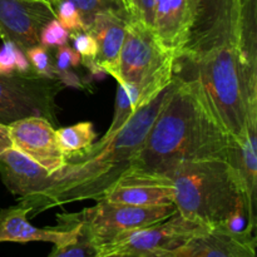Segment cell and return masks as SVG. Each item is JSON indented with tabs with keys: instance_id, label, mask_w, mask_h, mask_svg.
<instances>
[{
	"instance_id": "603a6c76",
	"label": "cell",
	"mask_w": 257,
	"mask_h": 257,
	"mask_svg": "<svg viewBox=\"0 0 257 257\" xmlns=\"http://www.w3.org/2000/svg\"><path fill=\"white\" fill-rule=\"evenodd\" d=\"M78 227H79V236L77 240L67 245L54 246L48 257H97L98 247L93 243L89 236L84 232V230H82L80 226Z\"/></svg>"
},
{
	"instance_id": "d590c367",
	"label": "cell",
	"mask_w": 257,
	"mask_h": 257,
	"mask_svg": "<svg viewBox=\"0 0 257 257\" xmlns=\"http://www.w3.org/2000/svg\"><path fill=\"white\" fill-rule=\"evenodd\" d=\"M47 2H49V0H47Z\"/></svg>"
},
{
	"instance_id": "ba28073f",
	"label": "cell",
	"mask_w": 257,
	"mask_h": 257,
	"mask_svg": "<svg viewBox=\"0 0 257 257\" xmlns=\"http://www.w3.org/2000/svg\"><path fill=\"white\" fill-rule=\"evenodd\" d=\"M241 0H188L191 25L178 58L196 60L227 44L236 45Z\"/></svg>"
},
{
	"instance_id": "3957f363",
	"label": "cell",
	"mask_w": 257,
	"mask_h": 257,
	"mask_svg": "<svg viewBox=\"0 0 257 257\" xmlns=\"http://www.w3.org/2000/svg\"><path fill=\"white\" fill-rule=\"evenodd\" d=\"M175 206L183 217L208 228L256 237V205L226 160L186 162L167 176Z\"/></svg>"
},
{
	"instance_id": "7402d4cb",
	"label": "cell",
	"mask_w": 257,
	"mask_h": 257,
	"mask_svg": "<svg viewBox=\"0 0 257 257\" xmlns=\"http://www.w3.org/2000/svg\"><path fill=\"white\" fill-rule=\"evenodd\" d=\"M135 112L136 110L135 107H133L132 98H131L130 92H128V89L124 85L118 83L117 94H115L114 115H113L112 123H110L109 128L104 133L103 138H109L112 136H114L117 132H119L123 125L135 114Z\"/></svg>"
},
{
	"instance_id": "ac0fdd59",
	"label": "cell",
	"mask_w": 257,
	"mask_h": 257,
	"mask_svg": "<svg viewBox=\"0 0 257 257\" xmlns=\"http://www.w3.org/2000/svg\"><path fill=\"white\" fill-rule=\"evenodd\" d=\"M226 161L237 175L247 197L256 205L257 117L250 118L245 136L240 141L231 138Z\"/></svg>"
},
{
	"instance_id": "8992f818",
	"label": "cell",
	"mask_w": 257,
	"mask_h": 257,
	"mask_svg": "<svg viewBox=\"0 0 257 257\" xmlns=\"http://www.w3.org/2000/svg\"><path fill=\"white\" fill-rule=\"evenodd\" d=\"M175 213H177L175 205L138 207L99 200L97 205L80 212L59 213L57 221L59 226H80L99 248L123 233L165 221Z\"/></svg>"
},
{
	"instance_id": "ffe728a7",
	"label": "cell",
	"mask_w": 257,
	"mask_h": 257,
	"mask_svg": "<svg viewBox=\"0 0 257 257\" xmlns=\"http://www.w3.org/2000/svg\"><path fill=\"white\" fill-rule=\"evenodd\" d=\"M58 143L65 157L83 152L94 143L97 135L90 122H79L55 130Z\"/></svg>"
},
{
	"instance_id": "d6a6232c",
	"label": "cell",
	"mask_w": 257,
	"mask_h": 257,
	"mask_svg": "<svg viewBox=\"0 0 257 257\" xmlns=\"http://www.w3.org/2000/svg\"><path fill=\"white\" fill-rule=\"evenodd\" d=\"M122 2L124 3V4L128 7V9H130V0H122Z\"/></svg>"
},
{
	"instance_id": "44dd1931",
	"label": "cell",
	"mask_w": 257,
	"mask_h": 257,
	"mask_svg": "<svg viewBox=\"0 0 257 257\" xmlns=\"http://www.w3.org/2000/svg\"><path fill=\"white\" fill-rule=\"evenodd\" d=\"M62 0H49L50 4L53 5V8L57 7ZM68 2L73 3L75 5V8L79 12L80 17H82L83 22H84L87 29L89 28V25L92 24V22L94 20V18L98 14L104 12H127L130 13V9L127 8V5L124 3H122L120 0H68Z\"/></svg>"
},
{
	"instance_id": "836d02e7",
	"label": "cell",
	"mask_w": 257,
	"mask_h": 257,
	"mask_svg": "<svg viewBox=\"0 0 257 257\" xmlns=\"http://www.w3.org/2000/svg\"><path fill=\"white\" fill-rule=\"evenodd\" d=\"M109 257H138V256H109Z\"/></svg>"
},
{
	"instance_id": "e0dca14e",
	"label": "cell",
	"mask_w": 257,
	"mask_h": 257,
	"mask_svg": "<svg viewBox=\"0 0 257 257\" xmlns=\"http://www.w3.org/2000/svg\"><path fill=\"white\" fill-rule=\"evenodd\" d=\"M103 200L138 207L175 205V193L170 180H120Z\"/></svg>"
},
{
	"instance_id": "6da1fadb",
	"label": "cell",
	"mask_w": 257,
	"mask_h": 257,
	"mask_svg": "<svg viewBox=\"0 0 257 257\" xmlns=\"http://www.w3.org/2000/svg\"><path fill=\"white\" fill-rule=\"evenodd\" d=\"M230 143L200 84L175 74L142 147L120 180H168L182 163L226 160Z\"/></svg>"
},
{
	"instance_id": "4fadbf2b",
	"label": "cell",
	"mask_w": 257,
	"mask_h": 257,
	"mask_svg": "<svg viewBox=\"0 0 257 257\" xmlns=\"http://www.w3.org/2000/svg\"><path fill=\"white\" fill-rule=\"evenodd\" d=\"M256 237L216 227L196 233L178 247L155 253L158 257H256Z\"/></svg>"
},
{
	"instance_id": "f1b7e54d",
	"label": "cell",
	"mask_w": 257,
	"mask_h": 257,
	"mask_svg": "<svg viewBox=\"0 0 257 257\" xmlns=\"http://www.w3.org/2000/svg\"><path fill=\"white\" fill-rule=\"evenodd\" d=\"M82 63V57L78 54L74 48L68 44L60 45L57 49V70H68L69 68H75Z\"/></svg>"
},
{
	"instance_id": "f546056e",
	"label": "cell",
	"mask_w": 257,
	"mask_h": 257,
	"mask_svg": "<svg viewBox=\"0 0 257 257\" xmlns=\"http://www.w3.org/2000/svg\"><path fill=\"white\" fill-rule=\"evenodd\" d=\"M15 53H17V47L12 43L5 42L0 49V74H12L17 72Z\"/></svg>"
},
{
	"instance_id": "5bb4252c",
	"label": "cell",
	"mask_w": 257,
	"mask_h": 257,
	"mask_svg": "<svg viewBox=\"0 0 257 257\" xmlns=\"http://www.w3.org/2000/svg\"><path fill=\"white\" fill-rule=\"evenodd\" d=\"M30 208L22 202L3 208L0 211V242L27 243L35 241L63 246L75 241L79 236V227L77 225L35 227L28 218Z\"/></svg>"
},
{
	"instance_id": "d6986e66",
	"label": "cell",
	"mask_w": 257,
	"mask_h": 257,
	"mask_svg": "<svg viewBox=\"0 0 257 257\" xmlns=\"http://www.w3.org/2000/svg\"><path fill=\"white\" fill-rule=\"evenodd\" d=\"M236 47L248 67L257 72V0H241Z\"/></svg>"
},
{
	"instance_id": "52a82bcc",
	"label": "cell",
	"mask_w": 257,
	"mask_h": 257,
	"mask_svg": "<svg viewBox=\"0 0 257 257\" xmlns=\"http://www.w3.org/2000/svg\"><path fill=\"white\" fill-rule=\"evenodd\" d=\"M64 88L58 78L38 73L0 74V123L5 125L28 117H43L58 124L57 97Z\"/></svg>"
},
{
	"instance_id": "277c9868",
	"label": "cell",
	"mask_w": 257,
	"mask_h": 257,
	"mask_svg": "<svg viewBox=\"0 0 257 257\" xmlns=\"http://www.w3.org/2000/svg\"><path fill=\"white\" fill-rule=\"evenodd\" d=\"M186 77L200 84L213 113L231 138L245 136L250 118L257 117V72L243 60L235 44H227L196 60Z\"/></svg>"
},
{
	"instance_id": "30bf717a",
	"label": "cell",
	"mask_w": 257,
	"mask_h": 257,
	"mask_svg": "<svg viewBox=\"0 0 257 257\" xmlns=\"http://www.w3.org/2000/svg\"><path fill=\"white\" fill-rule=\"evenodd\" d=\"M54 18L47 0H0V37L25 53L40 44L43 27Z\"/></svg>"
},
{
	"instance_id": "e575fe53",
	"label": "cell",
	"mask_w": 257,
	"mask_h": 257,
	"mask_svg": "<svg viewBox=\"0 0 257 257\" xmlns=\"http://www.w3.org/2000/svg\"><path fill=\"white\" fill-rule=\"evenodd\" d=\"M120 2H122V0H120ZM122 3H123V2H122ZM127 8H128V7H127Z\"/></svg>"
},
{
	"instance_id": "7a4b0ae2",
	"label": "cell",
	"mask_w": 257,
	"mask_h": 257,
	"mask_svg": "<svg viewBox=\"0 0 257 257\" xmlns=\"http://www.w3.org/2000/svg\"><path fill=\"white\" fill-rule=\"evenodd\" d=\"M170 85L161 90L148 104L136 110L114 136L100 138L83 152L65 157L64 166L50 175L52 186L30 212L33 217L55 206L103 200L108 191L130 170L133 157L142 147L167 97Z\"/></svg>"
},
{
	"instance_id": "4316f807",
	"label": "cell",
	"mask_w": 257,
	"mask_h": 257,
	"mask_svg": "<svg viewBox=\"0 0 257 257\" xmlns=\"http://www.w3.org/2000/svg\"><path fill=\"white\" fill-rule=\"evenodd\" d=\"M69 39L73 40V48L78 52V54L82 57V62L89 63L94 62L95 55H97V42L93 38L88 30L83 32L70 33Z\"/></svg>"
},
{
	"instance_id": "484cf974",
	"label": "cell",
	"mask_w": 257,
	"mask_h": 257,
	"mask_svg": "<svg viewBox=\"0 0 257 257\" xmlns=\"http://www.w3.org/2000/svg\"><path fill=\"white\" fill-rule=\"evenodd\" d=\"M25 57L28 58L35 73L45 75V77L57 78V69H55V67H53L52 62H50L47 48L40 44L30 48L29 50L25 52Z\"/></svg>"
},
{
	"instance_id": "83f0119b",
	"label": "cell",
	"mask_w": 257,
	"mask_h": 257,
	"mask_svg": "<svg viewBox=\"0 0 257 257\" xmlns=\"http://www.w3.org/2000/svg\"><path fill=\"white\" fill-rule=\"evenodd\" d=\"M156 0H130V12L133 20L153 29Z\"/></svg>"
},
{
	"instance_id": "4dcf8cb0",
	"label": "cell",
	"mask_w": 257,
	"mask_h": 257,
	"mask_svg": "<svg viewBox=\"0 0 257 257\" xmlns=\"http://www.w3.org/2000/svg\"><path fill=\"white\" fill-rule=\"evenodd\" d=\"M12 140H10L9 125H5L0 123V155L8 148H12Z\"/></svg>"
},
{
	"instance_id": "2e32d148",
	"label": "cell",
	"mask_w": 257,
	"mask_h": 257,
	"mask_svg": "<svg viewBox=\"0 0 257 257\" xmlns=\"http://www.w3.org/2000/svg\"><path fill=\"white\" fill-rule=\"evenodd\" d=\"M191 25L188 0H156L153 32L177 58L182 53Z\"/></svg>"
},
{
	"instance_id": "5b68a950",
	"label": "cell",
	"mask_w": 257,
	"mask_h": 257,
	"mask_svg": "<svg viewBox=\"0 0 257 257\" xmlns=\"http://www.w3.org/2000/svg\"><path fill=\"white\" fill-rule=\"evenodd\" d=\"M177 55L165 47L151 28L131 19L112 77L124 85L135 110L145 107L175 77Z\"/></svg>"
},
{
	"instance_id": "9a60e30c",
	"label": "cell",
	"mask_w": 257,
	"mask_h": 257,
	"mask_svg": "<svg viewBox=\"0 0 257 257\" xmlns=\"http://www.w3.org/2000/svg\"><path fill=\"white\" fill-rule=\"evenodd\" d=\"M131 19L132 17L127 12H104L98 14L87 29L97 42L95 64L105 74L110 75L117 68L127 25Z\"/></svg>"
},
{
	"instance_id": "7c38bea8",
	"label": "cell",
	"mask_w": 257,
	"mask_h": 257,
	"mask_svg": "<svg viewBox=\"0 0 257 257\" xmlns=\"http://www.w3.org/2000/svg\"><path fill=\"white\" fill-rule=\"evenodd\" d=\"M0 177L5 187L18 196L30 212L52 186L50 173L14 147L0 155Z\"/></svg>"
},
{
	"instance_id": "8fae6325",
	"label": "cell",
	"mask_w": 257,
	"mask_h": 257,
	"mask_svg": "<svg viewBox=\"0 0 257 257\" xmlns=\"http://www.w3.org/2000/svg\"><path fill=\"white\" fill-rule=\"evenodd\" d=\"M12 145L42 166L50 175L60 170L65 156L58 143L55 128L43 117H28L9 124Z\"/></svg>"
},
{
	"instance_id": "d4e9b609",
	"label": "cell",
	"mask_w": 257,
	"mask_h": 257,
	"mask_svg": "<svg viewBox=\"0 0 257 257\" xmlns=\"http://www.w3.org/2000/svg\"><path fill=\"white\" fill-rule=\"evenodd\" d=\"M69 42V32L58 22L57 18L48 22L40 33V45L47 49L65 45Z\"/></svg>"
},
{
	"instance_id": "9c48e42d",
	"label": "cell",
	"mask_w": 257,
	"mask_h": 257,
	"mask_svg": "<svg viewBox=\"0 0 257 257\" xmlns=\"http://www.w3.org/2000/svg\"><path fill=\"white\" fill-rule=\"evenodd\" d=\"M207 228L177 212L165 221L118 236L100 246L97 257L140 256L160 250H172Z\"/></svg>"
},
{
	"instance_id": "1f68e13d",
	"label": "cell",
	"mask_w": 257,
	"mask_h": 257,
	"mask_svg": "<svg viewBox=\"0 0 257 257\" xmlns=\"http://www.w3.org/2000/svg\"><path fill=\"white\" fill-rule=\"evenodd\" d=\"M138 257H158L156 255L155 252H148V253H142V255H140Z\"/></svg>"
},
{
	"instance_id": "cb8c5ba5",
	"label": "cell",
	"mask_w": 257,
	"mask_h": 257,
	"mask_svg": "<svg viewBox=\"0 0 257 257\" xmlns=\"http://www.w3.org/2000/svg\"><path fill=\"white\" fill-rule=\"evenodd\" d=\"M54 10L58 22L69 32V34L87 30V27H85L79 12L73 3L68 2V0H62L54 8Z\"/></svg>"
}]
</instances>
